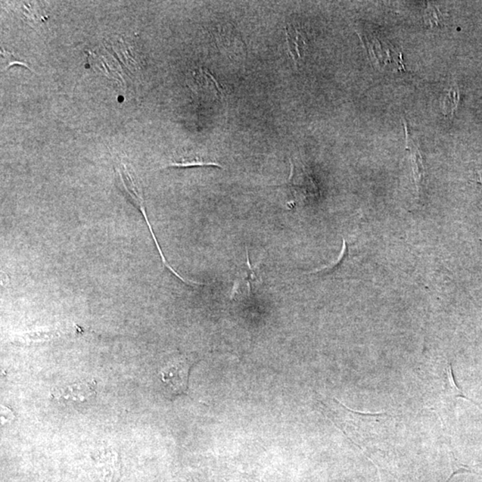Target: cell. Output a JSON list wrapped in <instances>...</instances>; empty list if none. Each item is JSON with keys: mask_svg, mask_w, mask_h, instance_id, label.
Segmentation results:
<instances>
[{"mask_svg": "<svg viewBox=\"0 0 482 482\" xmlns=\"http://www.w3.org/2000/svg\"><path fill=\"white\" fill-rule=\"evenodd\" d=\"M459 101V92L456 86H452L441 101V108L445 116H449L456 111Z\"/></svg>", "mask_w": 482, "mask_h": 482, "instance_id": "cell-3", "label": "cell"}, {"mask_svg": "<svg viewBox=\"0 0 482 482\" xmlns=\"http://www.w3.org/2000/svg\"><path fill=\"white\" fill-rule=\"evenodd\" d=\"M170 167H192V166H216L223 168L220 164L214 162H206L204 160H189L182 161V163H174L169 164Z\"/></svg>", "mask_w": 482, "mask_h": 482, "instance_id": "cell-7", "label": "cell"}, {"mask_svg": "<svg viewBox=\"0 0 482 482\" xmlns=\"http://www.w3.org/2000/svg\"><path fill=\"white\" fill-rule=\"evenodd\" d=\"M92 386L89 384H80L73 386V387H68L67 390L62 391L60 396L67 397V399H70V397H74L76 399H87L92 394Z\"/></svg>", "mask_w": 482, "mask_h": 482, "instance_id": "cell-4", "label": "cell"}, {"mask_svg": "<svg viewBox=\"0 0 482 482\" xmlns=\"http://www.w3.org/2000/svg\"><path fill=\"white\" fill-rule=\"evenodd\" d=\"M346 252H347V244H346V241H345V239H344L343 248H342L341 256H340V257H338L337 262L331 264V266L322 267V268L316 269L315 270H311V272L307 273H316L322 272V270H325L334 269V267H335L336 266H338V264H340L341 261L344 259L345 256H346Z\"/></svg>", "mask_w": 482, "mask_h": 482, "instance_id": "cell-9", "label": "cell"}, {"mask_svg": "<svg viewBox=\"0 0 482 482\" xmlns=\"http://www.w3.org/2000/svg\"><path fill=\"white\" fill-rule=\"evenodd\" d=\"M447 381H449V385H447V390H449V396L450 399L456 400L457 399H459V397H461V399L471 401V402L474 403V405L479 406L478 404L474 402V401L468 399V397L465 396V393H463L462 388L457 385L455 375H454L453 367L450 363H449V367H447Z\"/></svg>", "mask_w": 482, "mask_h": 482, "instance_id": "cell-2", "label": "cell"}, {"mask_svg": "<svg viewBox=\"0 0 482 482\" xmlns=\"http://www.w3.org/2000/svg\"><path fill=\"white\" fill-rule=\"evenodd\" d=\"M189 370L188 365L183 363L167 365L162 371V381L169 386L174 393H183L188 384Z\"/></svg>", "mask_w": 482, "mask_h": 482, "instance_id": "cell-1", "label": "cell"}, {"mask_svg": "<svg viewBox=\"0 0 482 482\" xmlns=\"http://www.w3.org/2000/svg\"><path fill=\"white\" fill-rule=\"evenodd\" d=\"M424 20L426 24L430 26H440V24L443 23L440 10L435 7H429L426 9Z\"/></svg>", "mask_w": 482, "mask_h": 482, "instance_id": "cell-6", "label": "cell"}, {"mask_svg": "<svg viewBox=\"0 0 482 482\" xmlns=\"http://www.w3.org/2000/svg\"><path fill=\"white\" fill-rule=\"evenodd\" d=\"M1 55L3 60L8 62V67H6V69H8V68H10L13 64H21L24 65V67H26L27 69L30 70V68L29 67H28L26 63H24V62L17 60V59L14 58V55H12L11 53L5 51V49H1Z\"/></svg>", "mask_w": 482, "mask_h": 482, "instance_id": "cell-8", "label": "cell"}, {"mask_svg": "<svg viewBox=\"0 0 482 482\" xmlns=\"http://www.w3.org/2000/svg\"><path fill=\"white\" fill-rule=\"evenodd\" d=\"M410 150H411L413 174H415L416 185L418 187L424 177V167L422 164L421 154H420L418 149L415 147V145L413 147H410Z\"/></svg>", "mask_w": 482, "mask_h": 482, "instance_id": "cell-5", "label": "cell"}]
</instances>
